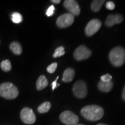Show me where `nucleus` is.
<instances>
[{"label": "nucleus", "instance_id": "obj_1", "mask_svg": "<svg viewBox=\"0 0 125 125\" xmlns=\"http://www.w3.org/2000/svg\"><path fill=\"white\" fill-rule=\"evenodd\" d=\"M81 115L90 121H97L101 119L104 115V109L100 106L90 105L82 108Z\"/></svg>", "mask_w": 125, "mask_h": 125}, {"label": "nucleus", "instance_id": "obj_2", "mask_svg": "<svg viewBox=\"0 0 125 125\" xmlns=\"http://www.w3.org/2000/svg\"><path fill=\"white\" fill-rule=\"evenodd\" d=\"M109 59L114 66L121 67L125 62V50L121 46H116L109 53Z\"/></svg>", "mask_w": 125, "mask_h": 125}, {"label": "nucleus", "instance_id": "obj_3", "mask_svg": "<svg viewBox=\"0 0 125 125\" xmlns=\"http://www.w3.org/2000/svg\"><path fill=\"white\" fill-rule=\"evenodd\" d=\"M19 90L10 82H4L0 85V96L6 99H14L19 96Z\"/></svg>", "mask_w": 125, "mask_h": 125}, {"label": "nucleus", "instance_id": "obj_4", "mask_svg": "<svg viewBox=\"0 0 125 125\" xmlns=\"http://www.w3.org/2000/svg\"><path fill=\"white\" fill-rule=\"evenodd\" d=\"M74 95L79 98H84L87 94L86 83L83 81H78L75 83L73 88Z\"/></svg>", "mask_w": 125, "mask_h": 125}, {"label": "nucleus", "instance_id": "obj_5", "mask_svg": "<svg viewBox=\"0 0 125 125\" xmlns=\"http://www.w3.org/2000/svg\"><path fill=\"white\" fill-rule=\"evenodd\" d=\"M60 119L66 125H75L79 122L77 115L70 111H65L60 115Z\"/></svg>", "mask_w": 125, "mask_h": 125}, {"label": "nucleus", "instance_id": "obj_6", "mask_svg": "<svg viewBox=\"0 0 125 125\" xmlns=\"http://www.w3.org/2000/svg\"><path fill=\"white\" fill-rule=\"evenodd\" d=\"M20 118L23 123L32 125L35 122L36 116L32 109L28 107L24 108L20 112Z\"/></svg>", "mask_w": 125, "mask_h": 125}, {"label": "nucleus", "instance_id": "obj_7", "mask_svg": "<svg viewBox=\"0 0 125 125\" xmlns=\"http://www.w3.org/2000/svg\"><path fill=\"white\" fill-rule=\"evenodd\" d=\"M74 21V16L70 13L62 14L57 18L56 24L60 28H66L71 26Z\"/></svg>", "mask_w": 125, "mask_h": 125}, {"label": "nucleus", "instance_id": "obj_8", "mask_svg": "<svg viewBox=\"0 0 125 125\" xmlns=\"http://www.w3.org/2000/svg\"><path fill=\"white\" fill-rule=\"evenodd\" d=\"M91 55L92 51L85 45L78 46L74 53V58L78 61L86 60L89 58Z\"/></svg>", "mask_w": 125, "mask_h": 125}, {"label": "nucleus", "instance_id": "obj_9", "mask_svg": "<svg viewBox=\"0 0 125 125\" xmlns=\"http://www.w3.org/2000/svg\"><path fill=\"white\" fill-rule=\"evenodd\" d=\"M101 27V22L98 19L91 20L85 27V33L87 36L90 37L96 34Z\"/></svg>", "mask_w": 125, "mask_h": 125}, {"label": "nucleus", "instance_id": "obj_10", "mask_svg": "<svg viewBox=\"0 0 125 125\" xmlns=\"http://www.w3.org/2000/svg\"><path fill=\"white\" fill-rule=\"evenodd\" d=\"M64 6L70 13L73 16H78L80 14L81 8L77 1L74 0H66L64 2Z\"/></svg>", "mask_w": 125, "mask_h": 125}, {"label": "nucleus", "instance_id": "obj_11", "mask_svg": "<svg viewBox=\"0 0 125 125\" xmlns=\"http://www.w3.org/2000/svg\"><path fill=\"white\" fill-rule=\"evenodd\" d=\"M123 20V17L120 14L109 15L105 20V25L108 27H112L115 24H119Z\"/></svg>", "mask_w": 125, "mask_h": 125}, {"label": "nucleus", "instance_id": "obj_12", "mask_svg": "<svg viewBox=\"0 0 125 125\" xmlns=\"http://www.w3.org/2000/svg\"><path fill=\"white\" fill-rule=\"evenodd\" d=\"M74 76V70L72 68H68L64 71L63 75H62V81L64 82H70L73 80Z\"/></svg>", "mask_w": 125, "mask_h": 125}, {"label": "nucleus", "instance_id": "obj_13", "mask_svg": "<svg viewBox=\"0 0 125 125\" xmlns=\"http://www.w3.org/2000/svg\"><path fill=\"white\" fill-rule=\"evenodd\" d=\"M113 87V82L109 81L108 82H104L100 81L98 84V88L100 91L103 92H109L112 90Z\"/></svg>", "mask_w": 125, "mask_h": 125}, {"label": "nucleus", "instance_id": "obj_14", "mask_svg": "<svg viewBox=\"0 0 125 125\" xmlns=\"http://www.w3.org/2000/svg\"><path fill=\"white\" fill-rule=\"evenodd\" d=\"M48 85V81L46 76L44 75H41L37 79L36 82V86L38 90H42Z\"/></svg>", "mask_w": 125, "mask_h": 125}, {"label": "nucleus", "instance_id": "obj_15", "mask_svg": "<svg viewBox=\"0 0 125 125\" xmlns=\"http://www.w3.org/2000/svg\"><path fill=\"white\" fill-rule=\"evenodd\" d=\"M10 51L13 53L15 54L16 55H20L22 53V47L21 45L18 42H13L10 43V46H9Z\"/></svg>", "mask_w": 125, "mask_h": 125}, {"label": "nucleus", "instance_id": "obj_16", "mask_svg": "<svg viewBox=\"0 0 125 125\" xmlns=\"http://www.w3.org/2000/svg\"><path fill=\"white\" fill-rule=\"evenodd\" d=\"M105 1L104 0H94L93 1L91 4V9L93 12H97L100 10L102 5Z\"/></svg>", "mask_w": 125, "mask_h": 125}, {"label": "nucleus", "instance_id": "obj_17", "mask_svg": "<svg viewBox=\"0 0 125 125\" xmlns=\"http://www.w3.org/2000/svg\"><path fill=\"white\" fill-rule=\"evenodd\" d=\"M51 108V104L49 101H46L38 107V111L41 114H43L48 112L50 110Z\"/></svg>", "mask_w": 125, "mask_h": 125}, {"label": "nucleus", "instance_id": "obj_18", "mask_svg": "<svg viewBox=\"0 0 125 125\" xmlns=\"http://www.w3.org/2000/svg\"><path fill=\"white\" fill-rule=\"evenodd\" d=\"M1 69L5 72H8L12 69V65L9 60H5L1 62L0 64Z\"/></svg>", "mask_w": 125, "mask_h": 125}, {"label": "nucleus", "instance_id": "obj_19", "mask_svg": "<svg viewBox=\"0 0 125 125\" xmlns=\"http://www.w3.org/2000/svg\"><path fill=\"white\" fill-rule=\"evenodd\" d=\"M12 20L16 24L21 23L23 20V17L18 12H14L12 15Z\"/></svg>", "mask_w": 125, "mask_h": 125}, {"label": "nucleus", "instance_id": "obj_20", "mask_svg": "<svg viewBox=\"0 0 125 125\" xmlns=\"http://www.w3.org/2000/svg\"><path fill=\"white\" fill-rule=\"evenodd\" d=\"M65 54L64 51V48L63 46H60L56 48L54 53L53 54V57L54 58H57V57H61V56H63Z\"/></svg>", "mask_w": 125, "mask_h": 125}, {"label": "nucleus", "instance_id": "obj_21", "mask_svg": "<svg viewBox=\"0 0 125 125\" xmlns=\"http://www.w3.org/2000/svg\"><path fill=\"white\" fill-rule=\"evenodd\" d=\"M57 67V62H53L51 64H50L49 66L47 67V71L50 74H53L55 70H56Z\"/></svg>", "mask_w": 125, "mask_h": 125}, {"label": "nucleus", "instance_id": "obj_22", "mask_svg": "<svg viewBox=\"0 0 125 125\" xmlns=\"http://www.w3.org/2000/svg\"><path fill=\"white\" fill-rule=\"evenodd\" d=\"M101 81H103V82H109V81H111L112 79V76L109 74H107L105 75H104L101 76Z\"/></svg>", "mask_w": 125, "mask_h": 125}, {"label": "nucleus", "instance_id": "obj_23", "mask_svg": "<svg viewBox=\"0 0 125 125\" xmlns=\"http://www.w3.org/2000/svg\"><path fill=\"white\" fill-rule=\"evenodd\" d=\"M54 10H55V8H54V7L53 5L50 6V7L48 8V9H47L46 12V15H47V16L49 17L53 15Z\"/></svg>", "mask_w": 125, "mask_h": 125}, {"label": "nucleus", "instance_id": "obj_24", "mask_svg": "<svg viewBox=\"0 0 125 125\" xmlns=\"http://www.w3.org/2000/svg\"><path fill=\"white\" fill-rule=\"evenodd\" d=\"M105 6L107 9H109V10H113V9H115V4H114L112 1H108V2L106 3Z\"/></svg>", "mask_w": 125, "mask_h": 125}, {"label": "nucleus", "instance_id": "obj_25", "mask_svg": "<svg viewBox=\"0 0 125 125\" xmlns=\"http://www.w3.org/2000/svg\"><path fill=\"white\" fill-rule=\"evenodd\" d=\"M59 79V76H57L56 79L54 81H53L52 83V90H54L55 89L56 87H57V86H59L60 85V84H57V79Z\"/></svg>", "mask_w": 125, "mask_h": 125}, {"label": "nucleus", "instance_id": "obj_26", "mask_svg": "<svg viewBox=\"0 0 125 125\" xmlns=\"http://www.w3.org/2000/svg\"><path fill=\"white\" fill-rule=\"evenodd\" d=\"M122 98L123 99V100L125 101V86L124 88H123V89L122 95Z\"/></svg>", "mask_w": 125, "mask_h": 125}, {"label": "nucleus", "instance_id": "obj_27", "mask_svg": "<svg viewBox=\"0 0 125 125\" xmlns=\"http://www.w3.org/2000/svg\"><path fill=\"white\" fill-rule=\"evenodd\" d=\"M51 2H52L54 4H58L61 2L60 0H52Z\"/></svg>", "mask_w": 125, "mask_h": 125}, {"label": "nucleus", "instance_id": "obj_28", "mask_svg": "<svg viewBox=\"0 0 125 125\" xmlns=\"http://www.w3.org/2000/svg\"><path fill=\"white\" fill-rule=\"evenodd\" d=\"M97 125H107L103 124V123H99V124H98Z\"/></svg>", "mask_w": 125, "mask_h": 125}, {"label": "nucleus", "instance_id": "obj_29", "mask_svg": "<svg viewBox=\"0 0 125 125\" xmlns=\"http://www.w3.org/2000/svg\"><path fill=\"white\" fill-rule=\"evenodd\" d=\"M75 125H82V124H76Z\"/></svg>", "mask_w": 125, "mask_h": 125}]
</instances>
